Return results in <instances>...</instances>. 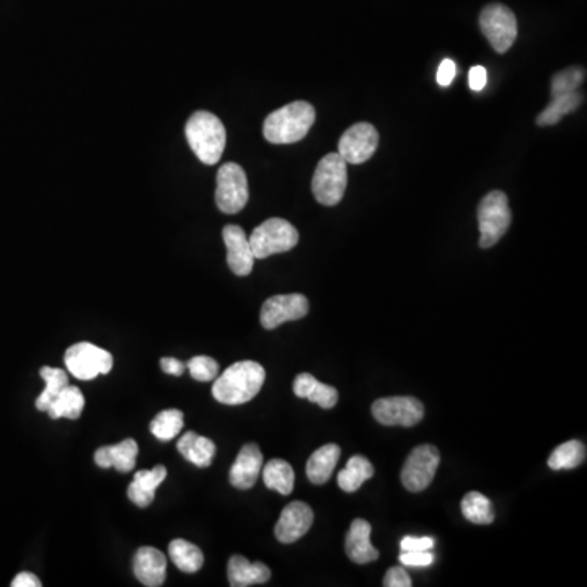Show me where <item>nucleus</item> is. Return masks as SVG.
<instances>
[{
    "label": "nucleus",
    "instance_id": "1",
    "mask_svg": "<svg viewBox=\"0 0 587 587\" xmlns=\"http://www.w3.org/2000/svg\"><path fill=\"white\" fill-rule=\"evenodd\" d=\"M265 379V367L258 362H235L214 379L212 397L224 405H243L260 393Z\"/></svg>",
    "mask_w": 587,
    "mask_h": 587
},
{
    "label": "nucleus",
    "instance_id": "2",
    "mask_svg": "<svg viewBox=\"0 0 587 587\" xmlns=\"http://www.w3.org/2000/svg\"><path fill=\"white\" fill-rule=\"evenodd\" d=\"M315 123V108L307 102H294L273 111L263 124V136L271 144H294L309 134Z\"/></svg>",
    "mask_w": 587,
    "mask_h": 587
},
{
    "label": "nucleus",
    "instance_id": "3",
    "mask_svg": "<svg viewBox=\"0 0 587 587\" xmlns=\"http://www.w3.org/2000/svg\"><path fill=\"white\" fill-rule=\"evenodd\" d=\"M191 151L203 164L216 165L226 149L227 133L222 121L209 111H196L185 126Z\"/></svg>",
    "mask_w": 587,
    "mask_h": 587
},
{
    "label": "nucleus",
    "instance_id": "4",
    "mask_svg": "<svg viewBox=\"0 0 587 587\" xmlns=\"http://www.w3.org/2000/svg\"><path fill=\"white\" fill-rule=\"evenodd\" d=\"M348 186V164L338 152L328 154L318 162L312 178V193L323 206H336L345 196Z\"/></svg>",
    "mask_w": 587,
    "mask_h": 587
},
{
    "label": "nucleus",
    "instance_id": "5",
    "mask_svg": "<svg viewBox=\"0 0 587 587\" xmlns=\"http://www.w3.org/2000/svg\"><path fill=\"white\" fill-rule=\"evenodd\" d=\"M255 260H265L268 256L286 253L299 243V232L286 219L273 217L256 227L248 239Z\"/></svg>",
    "mask_w": 587,
    "mask_h": 587
},
{
    "label": "nucleus",
    "instance_id": "6",
    "mask_svg": "<svg viewBox=\"0 0 587 587\" xmlns=\"http://www.w3.org/2000/svg\"><path fill=\"white\" fill-rule=\"evenodd\" d=\"M512 214L508 196L503 191H491L478 206V226H480V247H495L499 239L508 232Z\"/></svg>",
    "mask_w": 587,
    "mask_h": 587
},
{
    "label": "nucleus",
    "instance_id": "7",
    "mask_svg": "<svg viewBox=\"0 0 587 587\" xmlns=\"http://www.w3.org/2000/svg\"><path fill=\"white\" fill-rule=\"evenodd\" d=\"M247 173L239 164L222 165L217 172L216 204L224 214H237L248 203Z\"/></svg>",
    "mask_w": 587,
    "mask_h": 587
},
{
    "label": "nucleus",
    "instance_id": "8",
    "mask_svg": "<svg viewBox=\"0 0 587 587\" xmlns=\"http://www.w3.org/2000/svg\"><path fill=\"white\" fill-rule=\"evenodd\" d=\"M480 28L499 54L509 51L517 38L516 15L503 4L486 5L480 14Z\"/></svg>",
    "mask_w": 587,
    "mask_h": 587
},
{
    "label": "nucleus",
    "instance_id": "9",
    "mask_svg": "<svg viewBox=\"0 0 587 587\" xmlns=\"http://www.w3.org/2000/svg\"><path fill=\"white\" fill-rule=\"evenodd\" d=\"M67 371L79 380H93L113 369V356L92 343H77L64 354Z\"/></svg>",
    "mask_w": 587,
    "mask_h": 587
},
{
    "label": "nucleus",
    "instance_id": "10",
    "mask_svg": "<svg viewBox=\"0 0 587 587\" xmlns=\"http://www.w3.org/2000/svg\"><path fill=\"white\" fill-rule=\"evenodd\" d=\"M439 462H441V455L436 447L429 444L416 447L403 465V486L413 493L426 490L434 480Z\"/></svg>",
    "mask_w": 587,
    "mask_h": 587
},
{
    "label": "nucleus",
    "instance_id": "11",
    "mask_svg": "<svg viewBox=\"0 0 587 587\" xmlns=\"http://www.w3.org/2000/svg\"><path fill=\"white\" fill-rule=\"evenodd\" d=\"M372 415L385 426L411 428L423 420L424 407L415 397L379 398L372 405Z\"/></svg>",
    "mask_w": 587,
    "mask_h": 587
},
{
    "label": "nucleus",
    "instance_id": "12",
    "mask_svg": "<svg viewBox=\"0 0 587 587\" xmlns=\"http://www.w3.org/2000/svg\"><path fill=\"white\" fill-rule=\"evenodd\" d=\"M379 146V133L369 123H358L351 126L338 144V154L346 160V164H364L376 154Z\"/></svg>",
    "mask_w": 587,
    "mask_h": 587
},
{
    "label": "nucleus",
    "instance_id": "13",
    "mask_svg": "<svg viewBox=\"0 0 587 587\" xmlns=\"http://www.w3.org/2000/svg\"><path fill=\"white\" fill-rule=\"evenodd\" d=\"M309 314V301L302 294L273 296L261 307V325L266 330H274L283 323L301 320Z\"/></svg>",
    "mask_w": 587,
    "mask_h": 587
},
{
    "label": "nucleus",
    "instance_id": "14",
    "mask_svg": "<svg viewBox=\"0 0 587 587\" xmlns=\"http://www.w3.org/2000/svg\"><path fill=\"white\" fill-rule=\"evenodd\" d=\"M314 524V511L302 501L287 504L274 527L276 539L281 543H294L302 539Z\"/></svg>",
    "mask_w": 587,
    "mask_h": 587
},
{
    "label": "nucleus",
    "instance_id": "15",
    "mask_svg": "<svg viewBox=\"0 0 587 587\" xmlns=\"http://www.w3.org/2000/svg\"><path fill=\"white\" fill-rule=\"evenodd\" d=\"M222 237H224V243L227 247V265L230 270L240 278L248 276L253 271L255 256H253L245 230L230 224L222 230Z\"/></svg>",
    "mask_w": 587,
    "mask_h": 587
},
{
    "label": "nucleus",
    "instance_id": "16",
    "mask_svg": "<svg viewBox=\"0 0 587 587\" xmlns=\"http://www.w3.org/2000/svg\"><path fill=\"white\" fill-rule=\"evenodd\" d=\"M263 468V454L256 444H245L230 468V485L237 490H250L255 486Z\"/></svg>",
    "mask_w": 587,
    "mask_h": 587
},
{
    "label": "nucleus",
    "instance_id": "17",
    "mask_svg": "<svg viewBox=\"0 0 587 587\" xmlns=\"http://www.w3.org/2000/svg\"><path fill=\"white\" fill-rule=\"evenodd\" d=\"M134 574L147 587H159L167 576V558L154 547H141L134 555Z\"/></svg>",
    "mask_w": 587,
    "mask_h": 587
},
{
    "label": "nucleus",
    "instance_id": "18",
    "mask_svg": "<svg viewBox=\"0 0 587 587\" xmlns=\"http://www.w3.org/2000/svg\"><path fill=\"white\" fill-rule=\"evenodd\" d=\"M371 532L372 527L369 522L364 519L353 521L345 542L346 555L349 560L358 563V565H366V563H372L379 558V550L372 547Z\"/></svg>",
    "mask_w": 587,
    "mask_h": 587
},
{
    "label": "nucleus",
    "instance_id": "19",
    "mask_svg": "<svg viewBox=\"0 0 587 587\" xmlns=\"http://www.w3.org/2000/svg\"><path fill=\"white\" fill-rule=\"evenodd\" d=\"M137 452V442L134 439H124L115 446L100 447L95 452V462L98 467H115L118 472L129 473L136 467Z\"/></svg>",
    "mask_w": 587,
    "mask_h": 587
},
{
    "label": "nucleus",
    "instance_id": "20",
    "mask_svg": "<svg viewBox=\"0 0 587 587\" xmlns=\"http://www.w3.org/2000/svg\"><path fill=\"white\" fill-rule=\"evenodd\" d=\"M227 576L232 587H248L265 584L271 579V571L265 563H250L247 558L234 555L227 566Z\"/></svg>",
    "mask_w": 587,
    "mask_h": 587
},
{
    "label": "nucleus",
    "instance_id": "21",
    "mask_svg": "<svg viewBox=\"0 0 587 587\" xmlns=\"http://www.w3.org/2000/svg\"><path fill=\"white\" fill-rule=\"evenodd\" d=\"M167 478V468L157 465L152 470H139L134 473V480L128 486V496L139 508L151 506L155 498V490Z\"/></svg>",
    "mask_w": 587,
    "mask_h": 587
},
{
    "label": "nucleus",
    "instance_id": "22",
    "mask_svg": "<svg viewBox=\"0 0 587 587\" xmlns=\"http://www.w3.org/2000/svg\"><path fill=\"white\" fill-rule=\"evenodd\" d=\"M294 393L299 398L317 403L323 410H332L338 403V390L333 389L332 385L322 384L307 372H302L294 380Z\"/></svg>",
    "mask_w": 587,
    "mask_h": 587
},
{
    "label": "nucleus",
    "instance_id": "23",
    "mask_svg": "<svg viewBox=\"0 0 587 587\" xmlns=\"http://www.w3.org/2000/svg\"><path fill=\"white\" fill-rule=\"evenodd\" d=\"M341 457L340 446L336 444H327V446L320 447L314 454L310 455L309 462H307V477L314 485H323L327 483L332 477L333 470Z\"/></svg>",
    "mask_w": 587,
    "mask_h": 587
},
{
    "label": "nucleus",
    "instance_id": "24",
    "mask_svg": "<svg viewBox=\"0 0 587 587\" xmlns=\"http://www.w3.org/2000/svg\"><path fill=\"white\" fill-rule=\"evenodd\" d=\"M177 447L178 452L196 467H209L216 455V444L208 437L198 436L193 431L181 437Z\"/></svg>",
    "mask_w": 587,
    "mask_h": 587
},
{
    "label": "nucleus",
    "instance_id": "25",
    "mask_svg": "<svg viewBox=\"0 0 587 587\" xmlns=\"http://www.w3.org/2000/svg\"><path fill=\"white\" fill-rule=\"evenodd\" d=\"M85 407V397L82 390L74 385H67L61 390L58 397L54 398V402L49 405L48 413L51 420H59V418H69V420H77L82 415V410Z\"/></svg>",
    "mask_w": 587,
    "mask_h": 587
},
{
    "label": "nucleus",
    "instance_id": "26",
    "mask_svg": "<svg viewBox=\"0 0 587 587\" xmlns=\"http://www.w3.org/2000/svg\"><path fill=\"white\" fill-rule=\"evenodd\" d=\"M263 482L270 490L278 491L283 496L291 495L294 490L296 475L286 460L273 459L261 468Z\"/></svg>",
    "mask_w": 587,
    "mask_h": 587
},
{
    "label": "nucleus",
    "instance_id": "27",
    "mask_svg": "<svg viewBox=\"0 0 587 587\" xmlns=\"http://www.w3.org/2000/svg\"><path fill=\"white\" fill-rule=\"evenodd\" d=\"M372 477H374V467L371 462L362 455H354L349 459L345 470H341L338 475V485L346 493H354L361 488L362 483L371 480Z\"/></svg>",
    "mask_w": 587,
    "mask_h": 587
},
{
    "label": "nucleus",
    "instance_id": "28",
    "mask_svg": "<svg viewBox=\"0 0 587 587\" xmlns=\"http://www.w3.org/2000/svg\"><path fill=\"white\" fill-rule=\"evenodd\" d=\"M168 555L178 570L183 573H196L204 565V555L193 543L175 539L168 545Z\"/></svg>",
    "mask_w": 587,
    "mask_h": 587
},
{
    "label": "nucleus",
    "instance_id": "29",
    "mask_svg": "<svg viewBox=\"0 0 587 587\" xmlns=\"http://www.w3.org/2000/svg\"><path fill=\"white\" fill-rule=\"evenodd\" d=\"M462 514L467 521L478 524V526H490L495 521V511L490 499L478 491H470L460 503Z\"/></svg>",
    "mask_w": 587,
    "mask_h": 587
},
{
    "label": "nucleus",
    "instance_id": "30",
    "mask_svg": "<svg viewBox=\"0 0 587 587\" xmlns=\"http://www.w3.org/2000/svg\"><path fill=\"white\" fill-rule=\"evenodd\" d=\"M583 100V95H579L578 92L553 97L552 103L537 116V124L539 126H553V124L560 123L561 118L576 111Z\"/></svg>",
    "mask_w": 587,
    "mask_h": 587
},
{
    "label": "nucleus",
    "instance_id": "31",
    "mask_svg": "<svg viewBox=\"0 0 587 587\" xmlns=\"http://www.w3.org/2000/svg\"><path fill=\"white\" fill-rule=\"evenodd\" d=\"M40 376L46 382V389L43 390L40 397L36 398V408L40 411H46L49 405L54 402V398L61 393V390L69 385V377H67L66 371L48 366L41 367Z\"/></svg>",
    "mask_w": 587,
    "mask_h": 587
},
{
    "label": "nucleus",
    "instance_id": "32",
    "mask_svg": "<svg viewBox=\"0 0 587 587\" xmlns=\"http://www.w3.org/2000/svg\"><path fill=\"white\" fill-rule=\"evenodd\" d=\"M586 460V446L581 441H568L558 446L548 459L552 470H571Z\"/></svg>",
    "mask_w": 587,
    "mask_h": 587
},
{
    "label": "nucleus",
    "instance_id": "33",
    "mask_svg": "<svg viewBox=\"0 0 587 587\" xmlns=\"http://www.w3.org/2000/svg\"><path fill=\"white\" fill-rule=\"evenodd\" d=\"M183 424H185V416L180 410L172 408V410L160 411L159 415L152 420L151 433L159 441H172L173 437L180 434Z\"/></svg>",
    "mask_w": 587,
    "mask_h": 587
},
{
    "label": "nucleus",
    "instance_id": "34",
    "mask_svg": "<svg viewBox=\"0 0 587 587\" xmlns=\"http://www.w3.org/2000/svg\"><path fill=\"white\" fill-rule=\"evenodd\" d=\"M586 79L583 67H570L558 72L552 79V98L565 93L576 92Z\"/></svg>",
    "mask_w": 587,
    "mask_h": 587
},
{
    "label": "nucleus",
    "instance_id": "35",
    "mask_svg": "<svg viewBox=\"0 0 587 587\" xmlns=\"http://www.w3.org/2000/svg\"><path fill=\"white\" fill-rule=\"evenodd\" d=\"M186 369L198 382H212L219 376V364L209 356H195L190 362H186Z\"/></svg>",
    "mask_w": 587,
    "mask_h": 587
},
{
    "label": "nucleus",
    "instance_id": "36",
    "mask_svg": "<svg viewBox=\"0 0 587 587\" xmlns=\"http://www.w3.org/2000/svg\"><path fill=\"white\" fill-rule=\"evenodd\" d=\"M402 552H431L434 548L433 537H403Z\"/></svg>",
    "mask_w": 587,
    "mask_h": 587
},
{
    "label": "nucleus",
    "instance_id": "37",
    "mask_svg": "<svg viewBox=\"0 0 587 587\" xmlns=\"http://www.w3.org/2000/svg\"><path fill=\"white\" fill-rule=\"evenodd\" d=\"M402 565L411 568H426L434 563V555L431 552H402L400 555Z\"/></svg>",
    "mask_w": 587,
    "mask_h": 587
},
{
    "label": "nucleus",
    "instance_id": "38",
    "mask_svg": "<svg viewBox=\"0 0 587 587\" xmlns=\"http://www.w3.org/2000/svg\"><path fill=\"white\" fill-rule=\"evenodd\" d=\"M384 586L411 587L413 586V581H411L407 571L403 570V568H390V570L387 571V574H385Z\"/></svg>",
    "mask_w": 587,
    "mask_h": 587
},
{
    "label": "nucleus",
    "instance_id": "39",
    "mask_svg": "<svg viewBox=\"0 0 587 587\" xmlns=\"http://www.w3.org/2000/svg\"><path fill=\"white\" fill-rule=\"evenodd\" d=\"M455 62L452 59H444L441 62V66L437 69V84L441 87H449L452 84V80L455 77Z\"/></svg>",
    "mask_w": 587,
    "mask_h": 587
},
{
    "label": "nucleus",
    "instance_id": "40",
    "mask_svg": "<svg viewBox=\"0 0 587 587\" xmlns=\"http://www.w3.org/2000/svg\"><path fill=\"white\" fill-rule=\"evenodd\" d=\"M486 79L488 76H486L485 67L475 66L470 69V74H468V85L473 92H482L486 87Z\"/></svg>",
    "mask_w": 587,
    "mask_h": 587
},
{
    "label": "nucleus",
    "instance_id": "41",
    "mask_svg": "<svg viewBox=\"0 0 587 587\" xmlns=\"http://www.w3.org/2000/svg\"><path fill=\"white\" fill-rule=\"evenodd\" d=\"M160 367H162V371H164L165 374H170V376H181V374L185 372L186 364L175 358H162L160 359Z\"/></svg>",
    "mask_w": 587,
    "mask_h": 587
},
{
    "label": "nucleus",
    "instance_id": "42",
    "mask_svg": "<svg viewBox=\"0 0 587 587\" xmlns=\"http://www.w3.org/2000/svg\"><path fill=\"white\" fill-rule=\"evenodd\" d=\"M12 587H41V581L35 574L23 571L15 576Z\"/></svg>",
    "mask_w": 587,
    "mask_h": 587
}]
</instances>
